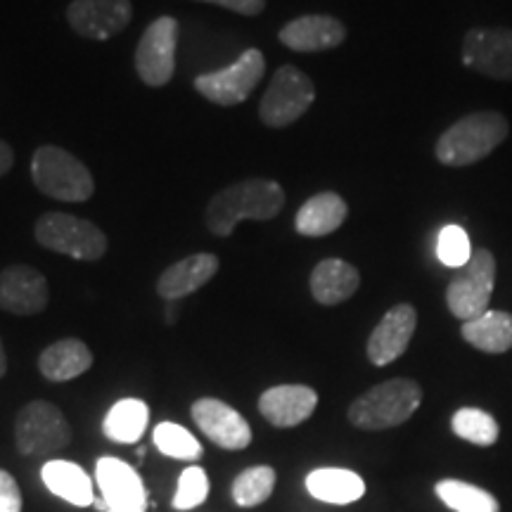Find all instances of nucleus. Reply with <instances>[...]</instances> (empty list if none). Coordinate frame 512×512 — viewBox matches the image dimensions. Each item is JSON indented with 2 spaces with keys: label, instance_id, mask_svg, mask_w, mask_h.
<instances>
[{
  "label": "nucleus",
  "instance_id": "obj_1",
  "mask_svg": "<svg viewBox=\"0 0 512 512\" xmlns=\"http://www.w3.org/2000/svg\"><path fill=\"white\" fill-rule=\"evenodd\" d=\"M285 207V190L271 178H245L216 192L204 211V223L214 235L228 238L240 221H271Z\"/></svg>",
  "mask_w": 512,
  "mask_h": 512
},
{
  "label": "nucleus",
  "instance_id": "obj_2",
  "mask_svg": "<svg viewBox=\"0 0 512 512\" xmlns=\"http://www.w3.org/2000/svg\"><path fill=\"white\" fill-rule=\"evenodd\" d=\"M508 133L510 124L501 112H472L441 133L434 152L444 166H470L489 157Z\"/></svg>",
  "mask_w": 512,
  "mask_h": 512
},
{
  "label": "nucleus",
  "instance_id": "obj_3",
  "mask_svg": "<svg viewBox=\"0 0 512 512\" xmlns=\"http://www.w3.org/2000/svg\"><path fill=\"white\" fill-rule=\"evenodd\" d=\"M420 403V384L406 380V377H396V380L377 384L363 396H358L349 406V420L358 430H389V427H399L411 420Z\"/></svg>",
  "mask_w": 512,
  "mask_h": 512
},
{
  "label": "nucleus",
  "instance_id": "obj_4",
  "mask_svg": "<svg viewBox=\"0 0 512 512\" xmlns=\"http://www.w3.org/2000/svg\"><path fill=\"white\" fill-rule=\"evenodd\" d=\"M31 178L43 195L60 202H86L95 192L88 166L57 145H43L34 152Z\"/></svg>",
  "mask_w": 512,
  "mask_h": 512
},
{
  "label": "nucleus",
  "instance_id": "obj_5",
  "mask_svg": "<svg viewBox=\"0 0 512 512\" xmlns=\"http://www.w3.org/2000/svg\"><path fill=\"white\" fill-rule=\"evenodd\" d=\"M36 242L50 252L64 254L76 261H100L107 254V235L93 221L64 211H48L36 221Z\"/></svg>",
  "mask_w": 512,
  "mask_h": 512
},
{
  "label": "nucleus",
  "instance_id": "obj_6",
  "mask_svg": "<svg viewBox=\"0 0 512 512\" xmlns=\"http://www.w3.org/2000/svg\"><path fill=\"white\" fill-rule=\"evenodd\" d=\"M496 285V259L489 249L479 247L472 249L470 261L446 287V304L448 311L460 320H472L489 311L491 294Z\"/></svg>",
  "mask_w": 512,
  "mask_h": 512
},
{
  "label": "nucleus",
  "instance_id": "obj_7",
  "mask_svg": "<svg viewBox=\"0 0 512 512\" xmlns=\"http://www.w3.org/2000/svg\"><path fill=\"white\" fill-rule=\"evenodd\" d=\"M316 100V86L302 69L283 64L273 74L259 105V117L271 128H287L302 119Z\"/></svg>",
  "mask_w": 512,
  "mask_h": 512
},
{
  "label": "nucleus",
  "instance_id": "obj_8",
  "mask_svg": "<svg viewBox=\"0 0 512 512\" xmlns=\"http://www.w3.org/2000/svg\"><path fill=\"white\" fill-rule=\"evenodd\" d=\"M15 444L24 456H46L72 444V427L55 403L31 401L15 418Z\"/></svg>",
  "mask_w": 512,
  "mask_h": 512
},
{
  "label": "nucleus",
  "instance_id": "obj_9",
  "mask_svg": "<svg viewBox=\"0 0 512 512\" xmlns=\"http://www.w3.org/2000/svg\"><path fill=\"white\" fill-rule=\"evenodd\" d=\"M266 57L259 48H249L238 60L216 72L200 74L195 79V91L209 102L221 107H235L245 102L259 81L264 79Z\"/></svg>",
  "mask_w": 512,
  "mask_h": 512
},
{
  "label": "nucleus",
  "instance_id": "obj_10",
  "mask_svg": "<svg viewBox=\"0 0 512 512\" xmlns=\"http://www.w3.org/2000/svg\"><path fill=\"white\" fill-rule=\"evenodd\" d=\"M176 48L178 22L174 17H159L145 29L136 48V72L145 86L162 88L174 79Z\"/></svg>",
  "mask_w": 512,
  "mask_h": 512
},
{
  "label": "nucleus",
  "instance_id": "obj_11",
  "mask_svg": "<svg viewBox=\"0 0 512 512\" xmlns=\"http://www.w3.org/2000/svg\"><path fill=\"white\" fill-rule=\"evenodd\" d=\"M463 64L496 81H512V29H470L463 38Z\"/></svg>",
  "mask_w": 512,
  "mask_h": 512
},
{
  "label": "nucleus",
  "instance_id": "obj_12",
  "mask_svg": "<svg viewBox=\"0 0 512 512\" xmlns=\"http://www.w3.org/2000/svg\"><path fill=\"white\" fill-rule=\"evenodd\" d=\"M131 17V0H74L67 8L69 27L91 41H107L121 34Z\"/></svg>",
  "mask_w": 512,
  "mask_h": 512
},
{
  "label": "nucleus",
  "instance_id": "obj_13",
  "mask_svg": "<svg viewBox=\"0 0 512 512\" xmlns=\"http://www.w3.org/2000/svg\"><path fill=\"white\" fill-rule=\"evenodd\" d=\"M192 420L202 434L226 451H242L252 444V427L242 415L221 399H200L190 408Z\"/></svg>",
  "mask_w": 512,
  "mask_h": 512
},
{
  "label": "nucleus",
  "instance_id": "obj_14",
  "mask_svg": "<svg viewBox=\"0 0 512 512\" xmlns=\"http://www.w3.org/2000/svg\"><path fill=\"white\" fill-rule=\"evenodd\" d=\"M95 479L110 512H145L147 491L143 479L124 460L100 458L95 465Z\"/></svg>",
  "mask_w": 512,
  "mask_h": 512
},
{
  "label": "nucleus",
  "instance_id": "obj_15",
  "mask_svg": "<svg viewBox=\"0 0 512 512\" xmlns=\"http://www.w3.org/2000/svg\"><path fill=\"white\" fill-rule=\"evenodd\" d=\"M48 280L34 266H8L0 271V309L15 316H36L46 311Z\"/></svg>",
  "mask_w": 512,
  "mask_h": 512
},
{
  "label": "nucleus",
  "instance_id": "obj_16",
  "mask_svg": "<svg viewBox=\"0 0 512 512\" xmlns=\"http://www.w3.org/2000/svg\"><path fill=\"white\" fill-rule=\"evenodd\" d=\"M418 328V311L411 304H396L384 313L368 337V358L373 366H389L403 356Z\"/></svg>",
  "mask_w": 512,
  "mask_h": 512
},
{
  "label": "nucleus",
  "instance_id": "obj_17",
  "mask_svg": "<svg viewBox=\"0 0 512 512\" xmlns=\"http://www.w3.org/2000/svg\"><path fill=\"white\" fill-rule=\"evenodd\" d=\"M318 394L306 384H280L259 396V411L273 427H297L316 411Z\"/></svg>",
  "mask_w": 512,
  "mask_h": 512
},
{
  "label": "nucleus",
  "instance_id": "obj_18",
  "mask_svg": "<svg viewBox=\"0 0 512 512\" xmlns=\"http://www.w3.org/2000/svg\"><path fill=\"white\" fill-rule=\"evenodd\" d=\"M280 43L297 53H323L342 46L347 27L330 15H304L280 29Z\"/></svg>",
  "mask_w": 512,
  "mask_h": 512
},
{
  "label": "nucleus",
  "instance_id": "obj_19",
  "mask_svg": "<svg viewBox=\"0 0 512 512\" xmlns=\"http://www.w3.org/2000/svg\"><path fill=\"white\" fill-rule=\"evenodd\" d=\"M219 268L221 261L216 254L202 252L185 256V259L176 261L174 266H169L162 275H159L157 294L166 299V302H178V299L202 290V287L219 273Z\"/></svg>",
  "mask_w": 512,
  "mask_h": 512
},
{
  "label": "nucleus",
  "instance_id": "obj_20",
  "mask_svg": "<svg viewBox=\"0 0 512 512\" xmlns=\"http://www.w3.org/2000/svg\"><path fill=\"white\" fill-rule=\"evenodd\" d=\"M309 287L313 299L323 306L344 304L361 287V273L344 259H323L311 271Z\"/></svg>",
  "mask_w": 512,
  "mask_h": 512
},
{
  "label": "nucleus",
  "instance_id": "obj_21",
  "mask_svg": "<svg viewBox=\"0 0 512 512\" xmlns=\"http://www.w3.org/2000/svg\"><path fill=\"white\" fill-rule=\"evenodd\" d=\"M349 207L342 195L337 192H318L302 204V209L294 216V228L304 238H323L335 233L347 221Z\"/></svg>",
  "mask_w": 512,
  "mask_h": 512
},
{
  "label": "nucleus",
  "instance_id": "obj_22",
  "mask_svg": "<svg viewBox=\"0 0 512 512\" xmlns=\"http://www.w3.org/2000/svg\"><path fill=\"white\" fill-rule=\"evenodd\" d=\"M93 366V351L76 337L50 344L38 356V370L50 382H69L88 373Z\"/></svg>",
  "mask_w": 512,
  "mask_h": 512
},
{
  "label": "nucleus",
  "instance_id": "obj_23",
  "mask_svg": "<svg viewBox=\"0 0 512 512\" xmlns=\"http://www.w3.org/2000/svg\"><path fill=\"white\" fill-rule=\"evenodd\" d=\"M43 484L53 491L57 498L76 505V508H88L95 503L93 482L88 472L72 460H50L41 470Z\"/></svg>",
  "mask_w": 512,
  "mask_h": 512
},
{
  "label": "nucleus",
  "instance_id": "obj_24",
  "mask_svg": "<svg viewBox=\"0 0 512 512\" xmlns=\"http://www.w3.org/2000/svg\"><path fill=\"white\" fill-rule=\"evenodd\" d=\"M306 491L316 501L332 505H349L366 494V482L351 470L342 467H320L306 477Z\"/></svg>",
  "mask_w": 512,
  "mask_h": 512
},
{
  "label": "nucleus",
  "instance_id": "obj_25",
  "mask_svg": "<svg viewBox=\"0 0 512 512\" xmlns=\"http://www.w3.org/2000/svg\"><path fill=\"white\" fill-rule=\"evenodd\" d=\"M463 339L484 354H505L512 349V313L484 311L482 316L465 320Z\"/></svg>",
  "mask_w": 512,
  "mask_h": 512
},
{
  "label": "nucleus",
  "instance_id": "obj_26",
  "mask_svg": "<svg viewBox=\"0 0 512 512\" xmlns=\"http://www.w3.org/2000/svg\"><path fill=\"white\" fill-rule=\"evenodd\" d=\"M150 408L140 399H121L105 418V434L117 444H136L147 430Z\"/></svg>",
  "mask_w": 512,
  "mask_h": 512
},
{
  "label": "nucleus",
  "instance_id": "obj_27",
  "mask_svg": "<svg viewBox=\"0 0 512 512\" xmlns=\"http://www.w3.org/2000/svg\"><path fill=\"white\" fill-rule=\"evenodd\" d=\"M437 496L448 508L456 512H498L501 505L489 491L479 489L475 484L460 482V479H441L437 484Z\"/></svg>",
  "mask_w": 512,
  "mask_h": 512
},
{
  "label": "nucleus",
  "instance_id": "obj_28",
  "mask_svg": "<svg viewBox=\"0 0 512 512\" xmlns=\"http://www.w3.org/2000/svg\"><path fill=\"white\" fill-rule=\"evenodd\" d=\"M275 489V470L268 465L249 467L240 472L233 482V501L240 508H256L266 503Z\"/></svg>",
  "mask_w": 512,
  "mask_h": 512
},
{
  "label": "nucleus",
  "instance_id": "obj_29",
  "mask_svg": "<svg viewBox=\"0 0 512 512\" xmlns=\"http://www.w3.org/2000/svg\"><path fill=\"white\" fill-rule=\"evenodd\" d=\"M453 432L460 439L470 441L475 446H494L498 441V422L491 413L479 408H460L451 420Z\"/></svg>",
  "mask_w": 512,
  "mask_h": 512
},
{
  "label": "nucleus",
  "instance_id": "obj_30",
  "mask_svg": "<svg viewBox=\"0 0 512 512\" xmlns=\"http://www.w3.org/2000/svg\"><path fill=\"white\" fill-rule=\"evenodd\" d=\"M155 446L164 456L176 458V460H197L202 458V444L195 439V434H190L185 427L176 425V422H162L155 427Z\"/></svg>",
  "mask_w": 512,
  "mask_h": 512
},
{
  "label": "nucleus",
  "instance_id": "obj_31",
  "mask_svg": "<svg viewBox=\"0 0 512 512\" xmlns=\"http://www.w3.org/2000/svg\"><path fill=\"white\" fill-rule=\"evenodd\" d=\"M209 498V477L204 467L192 465L188 470L181 472L178 477V486L174 494V508L176 510H192L202 505Z\"/></svg>",
  "mask_w": 512,
  "mask_h": 512
},
{
  "label": "nucleus",
  "instance_id": "obj_32",
  "mask_svg": "<svg viewBox=\"0 0 512 512\" xmlns=\"http://www.w3.org/2000/svg\"><path fill=\"white\" fill-rule=\"evenodd\" d=\"M437 256L448 268H463L472 256V245L465 230L460 226L441 228L437 238Z\"/></svg>",
  "mask_w": 512,
  "mask_h": 512
},
{
  "label": "nucleus",
  "instance_id": "obj_33",
  "mask_svg": "<svg viewBox=\"0 0 512 512\" xmlns=\"http://www.w3.org/2000/svg\"><path fill=\"white\" fill-rule=\"evenodd\" d=\"M22 491L10 472L0 470V512H22Z\"/></svg>",
  "mask_w": 512,
  "mask_h": 512
},
{
  "label": "nucleus",
  "instance_id": "obj_34",
  "mask_svg": "<svg viewBox=\"0 0 512 512\" xmlns=\"http://www.w3.org/2000/svg\"><path fill=\"white\" fill-rule=\"evenodd\" d=\"M200 3L221 5V8H226L230 12H238V15H245V17L261 15L266 8V0H200Z\"/></svg>",
  "mask_w": 512,
  "mask_h": 512
},
{
  "label": "nucleus",
  "instance_id": "obj_35",
  "mask_svg": "<svg viewBox=\"0 0 512 512\" xmlns=\"http://www.w3.org/2000/svg\"><path fill=\"white\" fill-rule=\"evenodd\" d=\"M12 164H15V152H12V147L5 140H0V178L8 174Z\"/></svg>",
  "mask_w": 512,
  "mask_h": 512
},
{
  "label": "nucleus",
  "instance_id": "obj_36",
  "mask_svg": "<svg viewBox=\"0 0 512 512\" xmlns=\"http://www.w3.org/2000/svg\"><path fill=\"white\" fill-rule=\"evenodd\" d=\"M8 373V356H5V347H3V339H0V377Z\"/></svg>",
  "mask_w": 512,
  "mask_h": 512
},
{
  "label": "nucleus",
  "instance_id": "obj_37",
  "mask_svg": "<svg viewBox=\"0 0 512 512\" xmlns=\"http://www.w3.org/2000/svg\"><path fill=\"white\" fill-rule=\"evenodd\" d=\"M166 323H169V325L176 323V309H174V306H169V311H166Z\"/></svg>",
  "mask_w": 512,
  "mask_h": 512
}]
</instances>
